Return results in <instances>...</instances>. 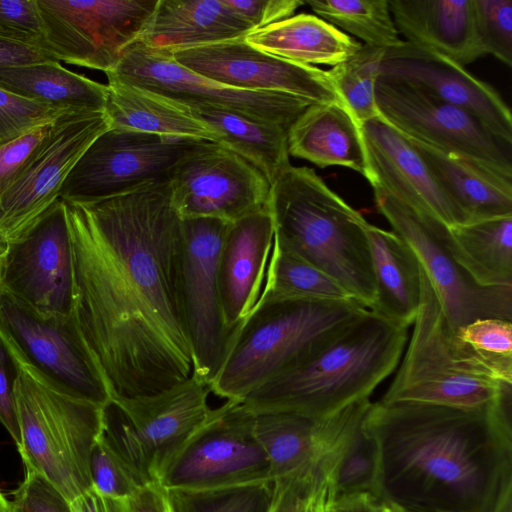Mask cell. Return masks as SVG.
I'll use <instances>...</instances> for the list:
<instances>
[{"mask_svg":"<svg viewBox=\"0 0 512 512\" xmlns=\"http://www.w3.org/2000/svg\"><path fill=\"white\" fill-rule=\"evenodd\" d=\"M73 316L112 398L157 394L193 375L181 292L182 219L169 184L65 202Z\"/></svg>","mask_w":512,"mask_h":512,"instance_id":"1","label":"cell"},{"mask_svg":"<svg viewBox=\"0 0 512 512\" xmlns=\"http://www.w3.org/2000/svg\"><path fill=\"white\" fill-rule=\"evenodd\" d=\"M511 395L475 408L371 403L377 495L402 512H492L512 485Z\"/></svg>","mask_w":512,"mask_h":512,"instance_id":"2","label":"cell"},{"mask_svg":"<svg viewBox=\"0 0 512 512\" xmlns=\"http://www.w3.org/2000/svg\"><path fill=\"white\" fill-rule=\"evenodd\" d=\"M407 340L408 327L368 309L328 344L270 379L241 402L254 415H332L370 398L397 368Z\"/></svg>","mask_w":512,"mask_h":512,"instance_id":"3","label":"cell"},{"mask_svg":"<svg viewBox=\"0 0 512 512\" xmlns=\"http://www.w3.org/2000/svg\"><path fill=\"white\" fill-rule=\"evenodd\" d=\"M268 204L274 244L330 276L371 309L375 279L363 216L308 167L285 169L271 184Z\"/></svg>","mask_w":512,"mask_h":512,"instance_id":"4","label":"cell"},{"mask_svg":"<svg viewBox=\"0 0 512 512\" xmlns=\"http://www.w3.org/2000/svg\"><path fill=\"white\" fill-rule=\"evenodd\" d=\"M366 310L355 300H258L232 334L211 392L242 401L328 344Z\"/></svg>","mask_w":512,"mask_h":512,"instance_id":"5","label":"cell"},{"mask_svg":"<svg viewBox=\"0 0 512 512\" xmlns=\"http://www.w3.org/2000/svg\"><path fill=\"white\" fill-rule=\"evenodd\" d=\"M20 364L17 447L26 470L55 486L71 503L92 489L90 456L103 427V407L69 397Z\"/></svg>","mask_w":512,"mask_h":512,"instance_id":"6","label":"cell"},{"mask_svg":"<svg viewBox=\"0 0 512 512\" xmlns=\"http://www.w3.org/2000/svg\"><path fill=\"white\" fill-rule=\"evenodd\" d=\"M420 283V304L407 350L379 401L475 408L511 391L512 385L476 376L457 362L440 302L421 265Z\"/></svg>","mask_w":512,"mask_h":512,"instance_id":"7","label":"cell"},{"mask_svg":"<svg viewBox=\"0 0 512 512\" xmlns=\"http://www.w3.org/2000/svg\"><path fill=\"white\" fill-rule=\"evenodd\" d=\"M210 386L194 376L157 394L111 398L103 407L102 434L147 483L158 481L167 464L207 418Z\"/></svg>","mask_w":512,"mask_h":512,"instance_id":"8","label":"cell"},{"mask_svg":"<svg viewBox=\"0 0 512 512\" xmlns=\"http://www.w3.org/2000/svg\"><path fill=\"white\" fill-rule=\"evenodd\" d=\"M0 336L53 389L100 407L112 396L75 318L44 315L0 289Z\"/></svg>","mask_w":512,"mask_h":512,"instance_id":"9","label":"cell"},{"mask_svg":"<svg viewBox=\"0 0 512 512\" xmlns=\"http://www.w3.org/2000/svg\"><path fill=\"white\" fill-rule=\"evenodd\" d=\"M167 490H210L272 482L254 431V414L237 400L211 409L162 472Z\"/></svg>","mask_w":512,"mask_h":512,"instance_id":"10","label":"cell"},{"mask_svg":"<svg viewBox=\"0 0 512 512\" xmlns=\"http://www.w3.org/2000/svg\"><path fill=\"white\" fill-rule=\"evenodd\" d=\"M201 141L109 128L78 159L60 199L85 204L169 182L180 159Z\"/></svg>","mask_w":512,"mask_h":512,"instance_id":"11","label":"cell"},{"mask_svg":"<svg viewBox=\"0 0 512 512\" xmlns=\"http://www.w3.org/2000/svg\"><path fill=\"white\" fill-rule=\"evenodd\" d=\"M373 190L378 211L415 252L437 295L450 333L479 318L512 321V286L477 285L447 251V225L381 187L374 186Z\"/></svg>","mask_w":512,"mask_h":512,"instance_id":"12","label":"cell"},{"mask_svg":"<svg viewBox=\"0 0 512 512\" xmlns=\"http://www.w3.org/2000/svg\"><path fill=\"white\" fill-rule=\"evenodd\" d=\"M46 52L57 61L112 71L135 43L158 0H37Z\"/></svg>","mask_w":512,"mask_h":512,"instance_id":"13","label":"cell"},{"mask_svg":"<svg viewBox=\"0 0 512 512\" xmlns=\"http://www.w3.org/2000/svg\"><path fill=\"white\" fill-rule=\"evenodd\" d=\"M0 289L38 313L73 314V252L63 200L7 241L0 262Z\"/></svg>","mask_w":512,"mask_h":512,"instance_id":"14","label":"cell"},{"mask_svg":"<svg viewBox=\"0 0 512 512\" xmlns=\"http://www.w3.org/2000/svg\"><path fill=\"white\" fill-rule=\"evenodd\" d=\"M375 101L379 116L405 137L476 162L512 180L505 143L464 109L381 79L376 82Z\"/></svg>","mask_w":512,"mask_h":512,"instance_id":"15","label":"cell"},{"mask_svg":"<svg viewBox=\"0 0 512 512\" xmlns=\"http://www.w3.org/2000/svg\"><path fill=\"white\" fill-rule=\"evenodd\" d=\"M172 205L181 219L236 221L268 206L271 185L250 162L229 148L201 141L173 168Z\"/></svg>","mask_w":512,"mask_h":512,"instance_id":"16","label":"cell"},{"mask_svg":"<svg viewBox=\"0 0 512 512\" xmlns=\"http://www.w3.org/2000/svg\"><path fill=\"white\" fill-rule=\"evenodd\" d=\"M230 222L217 218L182 219L181 292L193 353V375L210 386L224 361L231 334L220 303L217 265Z\"/></svg>","mask_w":512,"mask_h":512,"instance_id":"17","label":"cell"},{"mask_svg":"<svg viewBox=\"0 0 512 512\" xmlns=\"http://www.w3.org/2000/svg\"><path fill=\"white\" fill-rule=\"evenodd\" d=\"M106 76L185 104L221 107L287 128L314 104L283 93L247 91L220 84L180 65L171 52L151 48L140 41L126 49Z\"/></svg>","mask_w":512,"mask_h":512,"instance_id":"18","label":"cell"},{"mask_svg":"<svg viewBox=\"0 0 512 512\" xmlns=\"http://www.w3.org/2000/svg\"><path fill=\"white\" fill-rule=\"evenodd\" d=\"M109 128L104 111L64 112L55 119L34 159L0 196V234L7 241L60 199L78 159Z\"/></svg>","mask_w":512,"mask_h":512,"instance_id":"19","label":"cell"},{"mask_svg":"<svg viewBox=\"0 0 512 512\" xmlns=\"http://www.w3.org/2000/svg\"><path fill=\"white\" fill-rule=\"evenodd\" d=\"M171 53L180 65L226 86L283 93L318 104L345 105L327 71L270 55L244 38Z\"/></svg>","mask_w":512,"mask_h":512,"instance_id":"20","label":"cell"},{"mask_svg":"<svg viewBox=\"0 0 512 512\" xmlns=\"http://www.w3.org/2000/svg\"><path fill=\"white\" fill-rule=\"evenodd\" d=\"M378 79L395 82L475 116L507 145L512 143V116L500 94L463 66L407 41L385 50Z\"/></svg>","mask_w":512,"mask_h":512,"instance_id":"21","label":"cell"},{"mask_svg":"<svg viewBox=\"0 0 512 512\" xmlns=\"http://www.w3.org/2000/svg\"><path fill=\"white\" fill-rule=\"evenodd\" d=\"M371 403L366 398L323 418L289 412L254 415L255 435L266 454L271 481L304 472L322 478Z\"/></svg>","mask_w":512,"mask_h":512,"instance_id":"22","label":"cell"},{"mask_svg":"<svg viewBox=\"0 0 512 512\" xmlns=\"http://www.w3.org/2000/svg\"><path fill=\"white\" fill-rule=\"evenodd\" d=\"M368 164L367 180L447 226L462 218L412 143L380 116L360 125Z\"/></svg>","mask_w":512,"mask_h":512,"instance_id":"23","label":"cell"},{"mask_svg":"<svg viewBox=\"0 0 512 512\" xmlns=\"http://www.w3.org/2000/svg\"><path fill=\"white\" fill-rule=\"evenodd\" d=\"M273 241L269 204L228 225L219 252L217 277L223 322L231 336L261 295Z\"/></svg>","mask_w":512,"mask_h":512,"instance_id":"24","label":"cell"},{"mask_svg":"<svg viewBox=\"0 0 512 512\" xmlns=\"http://www.w3.org/2000/svg\"><path fill=\"white\" fill-rule=\"evenodd\" d=\"M398 33L407 42L465 66L485 55L472 0H389Z\"/></svg>","mask_w":512,"mask_h":512,"instance_id":"25","label":"cell"},{"mask_svg":"<svg viewBox=\"0 0 512 512\" xmlns=\"http://www.w3.org/2000/svg\"><path fill=\"white\" fill-rule=\"evenodd\" d=\"M253 30L227 0H158L137 41L174 52L242 39Z\"/></svg>","mask_w":512,"mask_h":512,"instance_id":"26","label":"cell"},{"mask_svg":"<svg viewBox=\"0 0 512 512\" xmlns=\"http://www.w3.org/2000/svg\"><path fill=\"white\" fill-rule=\"evenodd\" d=\"M407 139L460 214L463 224L512 216L511 179L471 160Z\"/></svg>","mask_w":512,"mask_h":512,"instance_id":"27","label":"cell"},{"mask_svg":"<svg viewBox=\"0 0 512 512\" xmlns=\"http://www.w3.org/2000/svg\"><path fill=\"white\" fill-rule=\"evenodd\" d=\"M288 151L320 168L343 166L368 177L360 125L343 104L309 105L288 129Z\"/></svg>","mask_w":512,"mask_h":512,"instance_id":"28","label":"cell"},{"mask_svg":"<svg viewBox=\"0 0 512 512\" xmlns=\"http://www.w3.org/2000/svg\"><path fill=\"white\" fill-rule=\"evenodd\" d=\"M106 113L110 128L217 143L216 133L180 101L107 78Z\"/></svg>","mask_w":512,"mask_h":512,"instance_id":"29","label":"cell"},{"mask_svg":"<svg viewBox=\"0 0 512 512\" xmlns=\"http://www.w3.org/2000/svg\"><path fill=\"white\" fill-rule=\"evenodd\" d=\"M364 229L375 279V301L369 310L409 327L420 304V262L409 244L394 231L368 222Z\"/></svg>","mask_w":512,"mask_h":512,"instance_id":"30","label":"cell"},{"mask_svg":"<svg viewBox=\"0 0 512 512\" xmlns=\"http://www.w3.org/2000/svg\"><path fill=\"white\" fill-rule=\"evenodd\" d=\"M254 48L289 61L336 66L356 53L362 43L320 17L300 13L248 33Z\"/></svg>","mask_w":512,"mask_h":512,"instance_id":"31","label":"cell"},{"mask_svg":"<svg viewBox=\"0 0 512 512\" xmlns=\"http://www.w3.org/2000/svg\"><path fill=\"white\" fill-rule=\"evenodd\" d=\"M186 105L216 133L218 144L250 162L267 178L270 185L291 165L289 128L208 104Z\"/></svg>","mask_w":512,"mask_h":512,"instance_id":"32","label":"cell"},{"mask_svg":"<svg viewBox=\"0 0 512 512\" xmlns=\"http://www.w3.org/2000/svg\"><path fill=\"white\" fill-rule=\"evenodd\" d=\"M447 251L479 286H512V216L447 226Z\"/></svg>","mask_w":512,"mask_h":512,"instance_id":"33","label":"cell"},{"mask_svg":"<svg viewBox=\"0 0 512 512\" xmlns=\"http://www.w3.org/2000/svg\"><path fill=\"white\" fill-rule=\"evenodd\" d=\"M0 88L62 111H104L107 85L46 61L0 68Z\"/></svg>","mask_w":512,"mask_h":512,"instance_id":"34","label":"cell"},{"mask_svg":"<svg viewBox=\"0 0 512 512\" xmlns=\"http://www.w3.org/2000/svg\"><path fill=\"white\" fill-rule=\"evenodd\" d=\"M450 350L468 372L512 385V321L479 318L448 332Z\"/></svg>","mask_w":512,"mask_h":512,"instance_id":"35","label":"cell"},{"mask_svg":"<svg viewBox=\"0 0 512 512\" xmlns=\"http://www.w3.org/2000/svg\"><path fill=\"white\" fill-rule=\"evenodd\" d=\"M284 298L353 300L330 276L273 242L258 300Z\"/></svg>","mask_w":512,"mask_h":512,"instance_id":"36","label":"cell"},{"mask_svg":"<svg viewBox=\"0 0 512 512\" xmlns=\"http://www.w3.org/2000/svg\"><path fill=\"white\" fill-rule=\"evenodd\" d=\"M312 10L334 27L385 49L402 40L394 24L389 0H308Z\"/></svg>","mask_w":512,"mask_h":512,"instance_id":"37","label":"cell"},{"mask_svg":"<svg viewBox=\"0 0 512 512\" xmlns=\"http://www.w3.org/2000/svg\"><path fill=\"white\" fill-rule=\"evenodd\" d=\"M378 464L377 446L362 422L340 447L323 475L326 498L357 492L377 495Z\"/></svg>","mask_w":512,"mask_h":512,"instance_id":"38","label":"cell"},{"mask_svg":"<svg viewBox=\"0 0 512 512\" xmlns=\"http://www.w3.org/2000/svg\"><path fill=\"white\" fill-rule=\"evenodd\" d=\"M385 50L362 44L347 60L327 70L337 93L359 125L379 116L375 87Z\"/></svg>","mask_w":512,"mask_h":512,"instance_id":"39","label":"cell"},{"mask_svg":"<svg viewBox=\"0 0 512 512\" xmlns=\"http://www.w3.org/2000/svg\"><path fill=\"white\" fill-rule=\"evenodd\" d=\"M168 494L174 512H268L272 482Z\"/></svg>","mask_w":512,"mask_h":512,"instance_id":"40","label":"cell"},{"mask_svg":"<svg viewBox=\"0 0 512 512\" xmlns=\"http://www.w3.org/2000/svg\"><path fill=\"white\" fill-rule=\"evenodd\" d=\"M89 470L92 489L112 498H128L147 484L135 467L102 432L92 449Z\"/></svg>","mask_w":512,"mask_h":512,"instance_id":"41","label":"cell"},{"mask_svg":"<svg viewBox=\"0 0 512 512\" xmlns=\"http://www.w3.org/2000/svg\"><path fill=\"white\" fill-rule=\"evenodd\" d=\"M475 28L485 54L512 64V0H472Z\"/></svg>","mask_w":512,"mask_h":512,"instance_id":"42","label":"cell"},{"mask_svg":"<svg viewBox=\"0 0 512 512\" xmlns=\"http://www.w3.org/2000/svg\"><path fill=\"white\" fill-rule=\"evenodd\" d=\"M64 112L0 88V144L54 121Z\"/></svg>","mask_w":512,"mask_h":512,"instance_id":"43","label":"cell"},{"mask_svg":"<svg viewBox=\"0 0 512 512\" xmlns=\"http://www.w3.org/2000/svg\"><path fill=\"white\" fill-rule=\"evenodd\" d=\"M45 35L37 0H0L1 39L46 51Z\"/></svg>","mask_w":512,"mask_h":512,"instance_id":"44","label":"cell"},{"mask_svg":"<svg viewBox=\"0 0 512 512\" xmlns=\"http://www.w3.org/2000/svg\"><path fill=\"white\" fill-rule=\"evenodd\" d=\"M54 121L0 144V196L34 159L48 137Z\"/></svg>","mask_w":512,"mask_h":512,"instance_id":"45","label":"cell"},{"mask_svg":"<svg viewBox=\"0 0 512 512\" xmlns=\"http://www.w3.org/2000/svg\"><path fill=\"white\" fill-rule=\"evenodd\" d=\"M10 504L12 512H75L72 503L55 486L31 470H26Z\"/></svg>","mask_w":512,"mask_h":512,"instance_id":"46","label":"cell"},{"mask_svg":"<svg viewBox=\"0 0 512 512\" xmlns=\"http://www.w3.org/2000/svg\"><path fill=\"white\" fill-rule=\"evenodd\" d=\"M323 483L314 472L298 473L272 482V497L268 512H306Z\"/></svg>","mask_w":512,"mask_h":512,"instance_id":"47","label":"cell"},{"mask_svg":"<svg viewBox=\"0 0 512 512\" xmlns=\"http://www.w3.org/2000/svg\"><path fill=\"white\" fill-rule=\"evenodd\" d=\"M19 372V362L0 336V423L10 434L17 447L21 443L15 395Z\"/></svg>","mask_w":512,"mask_h":512,"instance_id":"48","label":"cell"},{"mask_svg":"<svg viewBox=\"0 0 512 512\" xmlns=\"http://www.w3.org/2000/svg\"><path fill=\"white\" fill-rule=\"evenodd\" d=\"M227 3L256 30L291 17L305 1L227 0Z\"/></svg>","mask_w":512,"mask_h":512,"instance_id":"49","label":"cell"},{"mask_svg":"<svg viewBox=\"0 0 512 512\" xmlns=\"http://www.w3.org/2000/svg\"><path fill=\"white\" fill-rule=\"evenodd\" d=\"M128 512H174L168 490L158 481L145 484L127 498Z\"/></svg>","mask_w":512,"mask_h":512,"instance_id":"50","label":"cell"},{"mask_svg":"<svg viewBox=\"0 0 512 512\" xmlns=\"http://www.w3.org/2000/svg\"><path fill=\"white\" fill-rule=\"evenodd\" d=\"M323 508L324 512H385V503L371 492L345 494L333 499H327L325 494Z\"/></svg>","mask_w":512,"mask_h":512,"instance_id":"51","label":"cell"},{"mask_svg":"<svg viewBox=\"0 0 512 512\" xmlns=\"http://www.w3.org/2000/svg\"><path fill=\"white\" fill-rule=\"evenodd\" d=\"M57 61L46 51L0 38V68Z\"/></svg>","mask_w":512,"mask_h":512,"instance_id":"52","label":"cell"},{"mask_svg":"<svg viewBox=\"0 0 512 512\" xmlns=\"http://www.w3.org/2000/svg\"><path fill=\"white\" fill-rule=\"evenodd\" d=\"M75 512H128L127 498H112L90 489L72 502Z\"/></svg>","mask_w":512,"mask_h":512,"instance_id":"53","label":"cell"},{"mask_svg":"<svg viewBox=\"0 0 512 512\" xmlns=\"http://www.w3.org/2000/svg\"><path fill=\"white\" fill-rule=\"evenodd\" d=\"M492 512H512V485L503 491Z\"/></svg>","mask_w":512,"mask_h":512,"instance_id":"54","label":"cell"},{"mask_svg":"<svg viewBox=\"0 0 512 512\" xmlns=\"http://www.w3.org/2000/svg\"><path fill=\"white\" fill-rule=\"evenodd\" d=\"M325 498V488L322 483L314 496L312 497L306 512H324L323 503Z\"/></svg>","mask_w":512,"mask_h":512,"instance_id":"55","label":"cell"},{"mask_svg":"<svg viewBox=\"0 0 512 512\" xmlns=\"http://www.w3.org/2000/svg\"><path fill=\"white\" fill-rule=\"evenodd\" d=\"M0 512H12L10 501L0 491Z\"/></svg>","mask_w":512,"mask_h":512,"instance_id":"56","label":"cell"},{"mask_svg":"<svg viewBox=\"0 0 512 512\" xmlns=\"http://www.w3.org/2000/svg\"><path fill=\"white\" fill-rule=\"evenodd\" d=\"M7 249V240L0 234V262Z\"/></svg>","mask_w":512,"mask_h":512,"instance_id":"57","label":"cell"}]
</instances>
